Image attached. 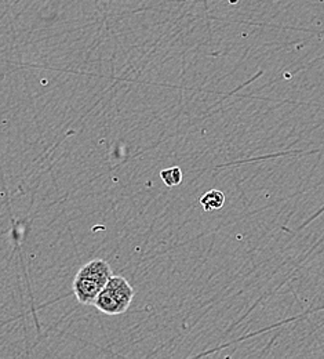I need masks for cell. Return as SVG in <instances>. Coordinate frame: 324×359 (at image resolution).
I'll use <instances>...</instances> for the list:
<instances>
[{"instance_id": "cell-1", "label": "cell", "mask_w": 324, "mask_h": 359, "mask_svg": "<svg viewBox=\"0 0 324 359\" xmlns=\"http://www.w3.org/2000/svg\"><path fill=\"white\" fill-rule=\"evenodd\" d=\"M112 276L111 266L105 260L95 259L78 271L73 279V293L83 306H93L98 293Z\"/></svg>"}, {"instance_id": "cell-2", "label": "cell", "mask_w": 324, "mask_h": 359, "mask_svg": "<svg viewBox=\"0 0 324 359\" xmlns=\"http://www.w3.org/2000/svg\"><path fill=\"white\" fill-rule=\"evenodd\" d=\"M134 294L136 292L126 278L112 275L98 293L93 306L102 314H125L129 310Z\"/></svg>"}, {"instance_id": "cell-3", "label": "cell", "mask_w": 324, "mask_h": 359, "mask_svg": "<svg viewBox=\"0 0 324 359\" xmlns=\"http://www.w3.org/2000/svg\"><path fill=\"white\" fill-rule=\"evenodd\" d=\"M200 206L203 208L204 212H213V210H220L225 205V195L223 191L218 189H211L207 191L202 198H200Z\"/></svg>"}, {"instance_id": "cell-4", "label": "cell", "mask_w": 324, "mask_h": 359, "mask_svg": "<svg viewBox=\"0 0 324 359\" xmlns=\"http://www.w3.org/2000/svg\"><path fill=\"white\" fill-rule=\"evenodd\" d=\"M160 179L163 180V182L170 188L177 187L183 182V170L177 166L164 169L160 172Z\"/></svg>"}]
</instances>
